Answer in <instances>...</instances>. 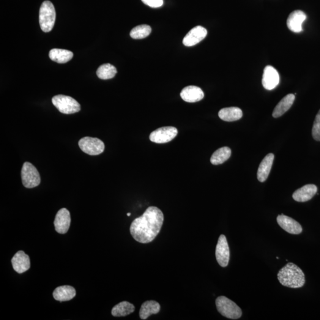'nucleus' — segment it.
Listing matches in <instances>:
<instances>
[{
	"instance_id": "obj_1",
	"label": "nucleus",
	"mask_w": 320,
	"mask_h": 320,
	"mask_svg": "<svg viewBox=\"0 0 320 320\" xmlns=\"http://www.w3.org/2000/svg\"><path fill=\"white\" fill-rule=\"evenodd\" d=\"M164 222V215L155 207H150L133 221L130 226L131 235L136 242L147 244L152 242L159 234Z\"/></svg>"
},
{
	"instance_id": "obj_9",
	"label": "nucleus",
	"mask_w": 320,
	"mask_h": 320,
	"mask_svg": "<svg viewBox=\"0 0 320 320\" xmlns=\"http://www.w3.org/2000/svg\"><path fill=\"white\" fill-rule=\"evenodd\" d=\"M215 256L217 261L221 267L228 266L230 258V251L227 242L226 238L224 235H221L216 247Z\"/></svg>"
},
{
	"instance_id": "obj_21",
	"label": "nucleus",
	"mask_w": 320,
	"mask_h": 320,
	"mask_svg": "<svg viewBox=\"0 0 320 320\" xmlns=\"http://www.w3.org/2000/svg\"><path fill=\"white\" fill-rule=\"evenodd\" d=\"M160 303L155 301H147L142 303L140 310H139V317L142 320H147L152 314H157L160 311Z\"/></svg>"
},
{
	"instance_id": "obj_16",
	"label": "nucleus",
	"mask_w": 320,
	"mask_h": 320,
	"mask_svg": "<svg viewBox=\"0 0 320 320\" xmlns=\"http://www.w3.org/2000/svg\"><path fill=\"white\" fill-rule=\"evenodd\" d=\"M180 96L185 102L195 103L199 102L204 97V92L199 87L194 86L186 87L180 93Z\"/></svg>"
},
{
	"instance_id": "obj_24",
	"label": "nucleus",
	"mask_w": 320,
	"mask_h": 320,
	"mask_svg": "<svg viewBox=\"0 0 320 320\" xmlns=\"http://www.w3.org/2000/svg\"><path fill=\"white\" fill-rule=\"evenodd\" d=\"M135 308L132 303L123 301L112 308V314L114 317H125L133 313Z\"/></svg>"
},
{
	"instance_id": "obj_19",
	"label": "nucleus",
	"mask_w": 320,
	"mask_h": 320,
	"mask_svg": "<svg viewBox=\"0 0 320 320\" xmlns=\"http://www.w3.org/2000/svg\"><path fill=\"white\" fill-rule=\"evenodd\" d=\"M75 295V289L68 285L59 286L55 289L53 292L54 299L60 302L71 300Z\"/></svg>"
},
{
	"instance_id": "obj_22",
	"label": "nucleus",
	"mask_w": 320,
	"mask_h": 320,
	"mask_svg": "<svg viewBox=\"0 0 320 320\" xmlns=\"http://www.w3.org/2000/svg\"><path fill=\"white\" fill-rule=\"evenodd\" d=\"M218 116L221 119L226 122H234L239 120L243 117V112L237 107H230L221 109L219 112Z\"/></svg>"
},
{
	"instance_id": "obj_23",
	"label": "nucleus",
	"mask_w": 320,
	"mask_h": 320,
	"mask_svg": "<svg viewBox=\"0 0 320 320\" xmlns=\"http://www.w3.org/2000/svg\"><path fill=\"white\" fill-rule=\"evenodd\" d=\"M74 54L72 52L66 49H53L49 52V56L52 61L65 64L73 58Z\"/></svg>"
},
{
	"instance_id": "obj_5",
	"label": "nucleus",
	"mask_w": 320,
	"mask_h": 320,
	"mask_svg": "<svg viewBox=\"0 0 320 320\" xmlns=\"http://www.w3.org/2000/svg\"><path fill=\"white\" fill-rule=\"evenodd\" d=\"M53 105L64 114H73L81 110V106L77 101L73 97L65 95H57L52 99Z\"/></svg>"
},
{
	"instance_id": "obj_14",
	"label": "nucleus",
	"mask_w": 320,
	"mask_h": 320,
	"mask_svg": "<svg viewBox=\"0 0 320 320\" xmlns=\"http://www.w3.org/2000/svg\"><path fill=\"white\" fill-rule=\"evenodd\" d=\"M307 19L304 12L301 10H295L290 14L287 19V26L290 31L294 33L302 31V24Z\"/></svg>"
},
{
	"instance_id": "obj_12",
	"label": "nucleus",
	"mask_w": 320,
	"mask_h": 320,
	"mask_svg": "<svg viewBox=\"0 0 320 320\" xmlns=\"http://www.w3.org/2000/svg\"><path fill=\"white\" fill-rule=\"evenodd\" d=\"M207 34V29L201 26H196L191 29L185 36L183 43L186 46H193L198 44L206 38Z\"/></svg>"
},
{
	"instance_id": "obj_26",
	"label": "nucleus",
	"mask_w": 320,
	"mask_h": 320,
	"mask_svg": "<svg viewBox=\"0 0 320 320\" xmlns=\"http://www.w3.org/2000/svg\"><path fill=\"white\" fill-rule=\"evenodd\" d=\"M117 70L115 67L110 64H105L98 67L97 71L98 77L102 80H109L113 78L116 75Z\"/></svg>"
},
{
	"instance_id": "obj_4",
	"label": "nucleus",
	"mask_w": 320,
	"mask_h": 320,
	"mask_svg": "<svg viewBox=\"0 0 320 320\" xmlns=\"http://www.w3.org/2000/svg\"><path fill=\"white\" fill-rule=\"evenodd\" d=\"M56 12L51 1H45L41 5L39 10V24L43 32H49L56 22Z\"/></svg>"
},
{
	"instance_id": "obj_7",
	"label": "nucleus",
	"mask_w": 320,
	"mask_h": 320,
	"mask_svg": "<svg viewBox=\"0 0 320 320\" xmlns=\"http://www.w3.org/2000/svg\"><path fill=\"white\" fill-rule=\"evenodd\" d=\"M78 146L82 151L90 155H97L105 150V144L100 139L97 138H83L78 142Z\"/></svg>"
},
{
	"instance_id": "obj_8",
	"label": "nucleus",
	"mask_w": 320,
	"mask_h": 320,
	"mask_svg": "<svg viewBox=\"0 0 320 320\" xmlns=\"http://www.w3.org/2000/svg\"><path fill=\"white\" fill-rule=\"evenodd\" d=\"M178 133L177 128L173 127H166L158 128L150 134L151 141L157 144L167 143L173 140Z\"/></svg>"
},
{
	"instance_id": "obj_18",
	"label": "nucleus",
	"mask_w": 320,
	"mask_h": 320,
	"mask_svg": "<svg viewBox=\"0 0 320 320\" xmlns=\"http://www.w3.org/2000/svg\"><path fill=\"white\" fill-rule=\"evenodd\" d=\"M274 158V154L270 153L264 158L261 163L260 164L258 173H257L259 182H264L267 180L270 170H271Z\"/></svg>"
},
{
	"instance_id": "obj_30",
	"label": "nucleus",
	"mask_w": 320,
	"mask_h": 320,
	"mask_svg": "<svg viewBox=\"0 0 320 320\" xmlns=\"http://www.w3.org/2000/svg\"><path fill=\"white\" fill-rule=\"evenodd\" d=\"M131 215V213H127V215L128 216V217H130V216Z\"/></svg>"
},
{
	"instance_id": "obj_13",
	"label": "nucleus",
	"mask_w": 320,
	"mask_h": 320,
	"mask_svg": "<svg viewBox=\"0 0 320 320\" xmlns=\"http://www.w3.org/2000/svg\"><path fill=\"white\" fill-rule=\"evenodd\" d=\"M277 223L284 231L291 234H300L302 231V228L299 223L293 218L281 214L277 217Z\"/></svg>"
},
{
	"instance_id": "obj_29",
	"label": "nucleus",
	"mask_w": 320,
	"mask_h": 320,
	"mask_svg": "<svg viewBox=\"0 0 320 320\" xmlns=\"http://www.w3.org/2000/svg\"><path fill=\"white\" fill-rule=\"evenodd\" d=\"M145 4L152 8H158L162 6L163 0H142Z\"/></svg>"
},
{
	"instance_id": "obj_2",
	"label": "nucleus",
	"mask_w": 320,
	"mask_h": 320,
	"mask_svg": "<svg viewBox=\"0 0 320 320\" xmlns=\"http://www.w3.org/2000/svg\"><path fill=\"white\" fill-rule=\"evenodd\" d=\"M278 278L282 285L290 288H301L305 282L304 273L293 263H289L282 268Z\"/></svg>"
},
{
	"instance_id": "obj_25",
	"label": "nucleus",
	"mask_w": 320,
	"mask_h": 320,
	"mask_svg": "<svg viewBox=\"0 0 320 320\" xmlns=\"http://www.w3.org/2000/svg\"><path fill=\"white\" fill-rule=\"evenodd\" d=\"M231 150L229 147H224L218 149L217 151L213 152L211 158H210V163L213 165H219L226 162L231 157Z\"/></svg>"
},
{
	"instance_id": "obj_15",
	"label": "nucleus",
	"mask_w": 320,
	"mask_h": 320,
	"mask_svg": "<svg viewBox=\"0 0 320 320\" xmlns=\"http://www.w3.org/2000/svg\"><path fill=\"white\" fill-rule=\"evenodd\" d=\"M14 270L18 273H23L29 269L31 261L28 255L23 251H19L12 259Z\"/></svg>"
},
{
	"instance_id": "obj_10",
	"label": "nucleus",
	"mask_w": 320,
	"mask_h": 320,
	"mask_svg": "<svg viewBox=\"0 0 320 320\" xmlns=\"http://www.w3.org/2000/svg\"><path fill=\"white\" fill-rule=\"evenodd\" d=\"M280 81V75L274 67L268 65L264 68L262 84L265 89L272 90L278 86Z\"/></svg>"
},
{
	"instance_id": "obj_3",
	"label": "nucleus",
	"mask_w": 320,
	"mask_h": 320,
	"mask_svg": "<svg viewBox=\"0 0 320 320\" xmlns=\"http://www.w3.org/2000/svg\"><path fill=\"white\" fill-rule=\"evenodd\" d=\"M217 310L221 315L232 320H237L242 316V311L236 303L224 296L219 297L215 301Z\"/></svg>"
},
{
	"instance_id": "obj_17",
	"label": "nucleus",
	"mask_w": 320,
	"mask_h": 320,
	"mask_svg": "<svg viewBox=\"0 0 320 320\" xmlns=\"http://www.w3.org/2000/svg\"><path fill=\"white\" fill-rule=\"evenodd\" d=\"M317 192V187L314 185H307L298 188L292 195L295 201L305 202L311 200Z\"/></svg>"
},
{
	"instance_id": "obj_6",
	"label": "nucleus",
	"mask_w": 320,
	"mask_h": 320,
	"mask_svg": "<svg viewBox=\"0 0 320 320\" xmlns=\"http://www.w3.org/2000/svg\"><path fill=\"white\" fill-rule=\"evenodd\" d=\"M23 185L26 188H34L39 186L40 177L39 172L32 164L29 162L24 163L21 171Z\"/></svg>"
},
{
	"instance_id": "obj_28",
	"label": "nucleus",
	"mask_w": 320,
	"mask_h": 320,
	"mask_svg": "<svg viewBox=\"0 0 320 320\" xmlns=\"http://www.w3.org/2000/svg\"><path fill=\"white\" fill-rule=\"evenodd\" d=\"M312 135L316 141H320V110L314 120L313 130H312Z\"/></svg>"
},
{
	"instance_id": "obj_20",
	"label": "nucleus",
	"mask_w": 320,
	"mask_h": 320,
	"mask_svg": "<svg viewBox=\"0 0 320 320\" xmlns=\"http://www.w3.org/2000/svg\"><path fill=\"white\" fill-rule=\"evenodd\" d=\"M295 98V96L293 94H289L284 97L275 107L272 113L273 117L278 118L285 113L293 105Z\"/></svg>"
},
{
	"instance_id": "obj_27",
	"label": "nucleus",
	"mask_w": 320,
	"mask_h": 320,
	"mask_svg": "<svg viewBox=\"0 0 320 320\" xmlns=\"http://www.w3.org/2000/svg\"><path fill=\"white\" fill-rule=\"evenodd\" d=\"M151 32V27L147 24H142L134 27L131 31V38L135 39H141L149 36Z\"/></svg>"
},
{
	"instance_id": "obj_11",
	"label": "nucleus",
	"mask_w": 320,
	"mask_h": 320,
	"mask_svg": "<svg viewBox=\"0 0 320 320\" xmlns=\"http://www.w3.org/2000/svg\"><path fill=\"white\" fill-rule=\"evenodd\" d=\"M71 216L69 210L62 208L57 212L54 221L55 228L59 234H65L70 228Z\"/></svg>"
}]
</instances>
